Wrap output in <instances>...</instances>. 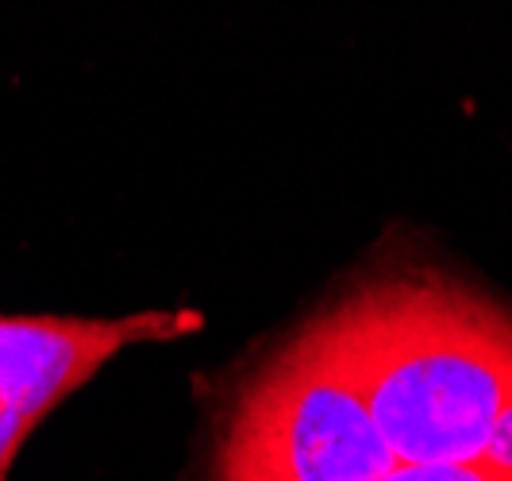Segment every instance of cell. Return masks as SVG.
Here are the masks:
<instances>
[{"label":"cell","instance_id":"cell-1","mask_svg":"<svg viewBox=\"0 0 512 481\" xmlns=\"http://www.w3.org/2000/svg\"><path fill=\"white\" fill-rule=\"evenodd\" d=\"M324 320L397 462H482L512 397V320L501 308L405 274L366 285Z\"/></svg>","mask_w":512,"mask_h":481},{"label":"cell","instance_id":"cell-2","mask_svg":"<svg viewBox=\"0 0 512 481\" xmlns=\"http://www.w3.org/2000/svg\"><path fill=\"white\" fill-rule=\"evenodd\" d=\"M393 466L328 320H316L243 389L216 481H385Z\"/></svg>","mask_w":512,"mask_h":481},{"label":"cell","instance_id":"cell-3","mask_svg":"<svg viewBox=\"0 0 512 481\" xmlns=\"http://www.w3.org/2000/svg\"><path fill=\"white\" fill-rule=\"evenodd\" d=\"M197 328L185 312H139L116 320L81 316H0V408L27 428L77 393L104 362L135 343L174 339Z\"/></svg>","mask_w":512,"mask_h":481},{"label":"cell","instance_id":"cell-4","mask_svg":"<svg viewBox=\"0 0 512 481\" xmlns=\"http://www.w3.org/2000/svg\"><path fill=\"white\" fill-rule=\"evenodd\" d=\"M385 481H509V478L493 474L482 462H474V466H409V462H397Z\"/></svg>","mask_w":512,"mask_h":481},{"label":"cell","instance_id":"cell-5","mask_svg":"<svg viewBox=\"0 0 512 481\" xmlns=\"http://www.w3.org/2000/svg\"><path fill=\"white\" fill-rule=\"evenodd\" d=\"M482 466H489L493 474H501V478L512 481V397L505 401L497 424L489 431V443H486V451H482Z\"/></svg>","mask_w":512,"mask_h":481}]
</instances>
